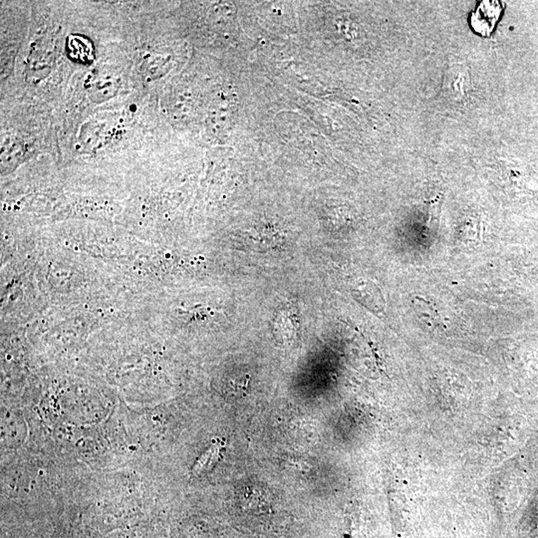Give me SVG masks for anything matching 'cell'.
Instances as JSON below:
<instances>
[{
  "label": "cell",
  "mask_w": 538,
  "mask_h": 538,
  "mask_svg": "<svg viewBox=\"0 0 538 538\" xmlns=\"http://www.w3.org/2000/svg\"><path fill=\"white\" fill-rule=\"evenodd\" d=\"M502 4L499 1H483L471 16V25L476 33L488 36L501 18Z\"/></svg>",
  "instance_id": "1"
},
{
  "label": "cell",
  "mask_w": 538,
  "mask_h": 538,
  "mask_svg": "<svg viewBox=\"0 0 538 538\" xmlns=\"http://www.w3.org/2000/svg\"><path fill=\"white\" fill-rule=\"evenodd\" d=\"M471 78L469 71L463 65L455 64L445 75V95L454 100H461L469 91Z\"/></svg>",
  "instance_id": "2"
},
{
  "label": "cell",
  "mask_w": 538,
  "mask_h": 538,
  "mask_svg": "<svg viewBox=\"0 0 538 538\" xmlns=\"http://www.w3.org/2000/svg\"><path fill=\"white\" fill-rule=\"evenodd\" d=\"M222 448V445L220 444L210 445L207 451L201 455L200 459L196 461V463L194 464L193 468L194 475H200V473H203V471L212 469L213 464L217 463V459H219Z\"/></svg>",
  "instance_id": "3"
}]
</instances>
